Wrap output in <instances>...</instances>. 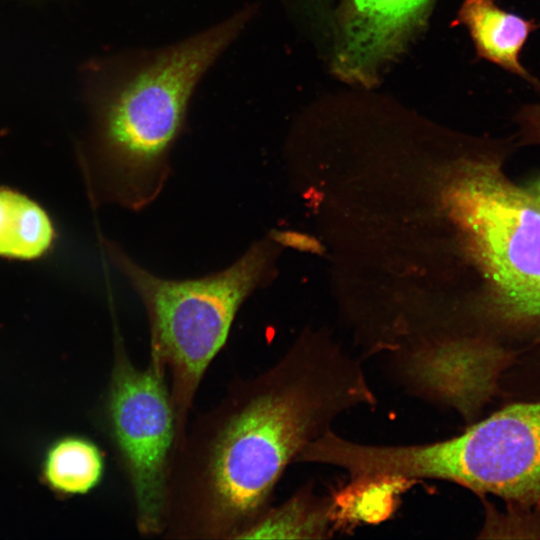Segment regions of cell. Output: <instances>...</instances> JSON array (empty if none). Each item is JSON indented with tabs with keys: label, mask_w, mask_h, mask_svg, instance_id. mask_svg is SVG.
Segmentation results:
<instances>
[{
	"label": "cell",
	"mask_w": 540,
	"mask_h": 540,
	"mask_svg": "<svg viewBox=\"0 0 540 540\" xmlns=\"http://www.w3.org/2000/svg\"><path fill=\"white\" fill-rule=\"evenodd\" d=\"M358 360L303 334L274 364L235 380L175 448L162 537L232 540L271 505L302 449L343 412L375 405Z\"/></svg>",
	"instance_id": "cell-1"
},
{
	"label": "cell",
	"mask_w": 540,
	"mask_h": 540,
	"mask_svg": "<svg viewBox=\"0 0 540 540\" xmlns=\"http://www.w3.org/2000/svg\"><path fill=\"white\" fill-rule=\"evenodd\" d=\"M249 14L239 13L159 54L98 104L92 132L77 148L92 206L139 210L157 198L189 97Z\"/></svg>",
	"instance_id": "cell-2"
},
{
	"label": "cell",
	"mask_w": 540,
	"mask_h": 540,
	"mask_svg": "<svg viewBox=\"0 0 540 540\" xmlns=\"http://www.w3.org/2000/svg\"><path fill=\"white\" fill-rule=\"evenodd\" d=\"M276 236L253 243L229 267L185 280L159 277L103 239L110 261L128 280L146 312L149 362L166 377L176 419V445L190 421L197 392L224 347L244 301L274 273ZM175 450V449H174Z\"/></svg>",
	"instance_id": "cell-3"
},
{
	"label": "cell",
	"mask_w": 540,
	"mask_h": 540,
	"mask_svg": "<svg viewBox=\"0 0 540 540\" xmlns=\"http://www.w3.org/2000/svg\"><path fill=\"white\" fill-rule=\"evenodd\" d=\"M457 204L492 289L485 325L471 339L506 351L512 358L508 376L514 379L540 346V206L488 160L471 162L463 171Z\"/></svg>",
	"instance_id": "cell-4"
},
{
	"label": "cell",
	"mask_w": 540,
	"mask_h": 540,
	"mask_svg": "<svg viewBox=\"0 0 540 540\" xmlns=\"http://www.w3.org/2000/svg\"><path fill=\"white\" fill-rule=\"evenodd\" d=\"M330 462L358 483L448 480L507 507L540 508V399L513 400L462 434L416 445H366L337 438Z\"/></svg>",
	"instance_id": "cell-5"
},
{
	"label": "cell",
	"mask_w": 540,
	"mask_h": 540,
	"mask_svg": "<svg viewBox=\"0 0 540 540\" xmlns=\"http://www.w3.org/2000/svg\"><path fill=\"white\" fill-rule=\"evenodd\" d=\"M108 436L127 478L135 525L144 537L164 530L176 419L166 377L148 362L136 365L119 334L104 399Z\"/></svg>",
	"instance_id": "cell-6"
},
{
	"label": "cell",
	"mask_w": 540,
	"mask_h": 540,
	"mask_svg": "<svg viewBox=\"0 0 540 540\" xmlns=\"http://www.w3.org/2000/svg\"><path fill=\"white\" fill-rule=\"evenodd\" d=\"M430 0H350L337 67L344 76L368 78L400 43Z\"/></svg>",
	"instance_id": "cell-7"
},
{
	"label": "cell",
	"mask_w": 540,
	"mask_h": 540,
	"mask_svg": "<svg viewBox=\"0 0 540 540\" xmlns=\"http://www.w3.org/2000/svg\"><path fill=\"white\" fill-rule=\"evenodd\" d=\"M460 21L467 27L479 56L540 89V81L521 63V52L540 22L500 8L494 0H464Z\"/></svg>",
	"instance_id": "cell-8"
},
{
	"label": "cell",
	"mask_w": 540,
	"mask_h": 540,
	"mask_svg": "<svg viewBox=\"0 0 540 540\" xmlns=\"http://www.w3.org/2000/svg\"><path fill=\"white\" fill-rule=\"evenodd\" d=\"M56 239L47 211L26 194L0 186V257L31 261L46 255Z\"/></svg>",
	"instance_id": "cell-9"
},
{
	"label": "cell",
	"mask_w": 540,
	"mask_h": 540,
	"mask_svg": "<svg viewBox=\"0 0 540 540\" xmlns=\"http://www.w3.org/2000/svg\"><path fill=\"white\" fill-rule=\"evenodd\" d=\"M105 460L100 448L90 439L69 435L58 438L47 448L41 476L58 495L71 497L94 490L102 481Z\"/></svg>",
	"instance_id": "cell-10"
},
{
	"label": "cell",
	"mask_w": 540,
	"mask_h": 540,
	"mask_svg": "<svg viewBox=\"0 0 540 540\" xmlns=\"http://www.w3.org/2000/svg\"><path fill=\"white\" fill-rule=\"evenodd\" d=\"M333 519L334 501L303 487L280 505H270L240 539L325 538Z\"/></svg>",
	"instance_id": "cell-11"
},
{
	"label": "cell",
	"mask_w": 540,
	"mask_h": 540,
	"mask_svg": "<svg viewBox=\"0 0 540 540\" xmlns=\"http://www.w3.org/2000/svg\"><path fill=\"white\" fill-rule=\"evenodd\" d=\"M481 538H540V508L507 507L504 512L488 502Z\"/></svg>",
	"instance_id": "cell-12"
},
{
	"label": "cell",
	"mask_w": 540,
	"mask_h": 540,
	"mask_svg": "<svg viewBox=\"0 0 540 540\" xmlns=\"http://www.w3.org/2000/svg\"><path fill=\"white\" fill-rule=\"evenodd\" d=\"M516 119L523 139L528 143L540 144V103L522 107Z\"/></svg>",
	"instance_id": "cell-13"
},
{
	"label": "cell",
	"mask_w": 540,
	"mask_h": 540,
	"mask_svg": "<svg viewBox=\"0 0 540 540\" xmlns=\"http://www.w3.org/2000/svg\"><path fill=\"white\" fill-rule=\"evenodd\" d=\"M532 198L540 206V179L533 182L529 188H526Z\"/></svg>",
	"instance_id": "cell-14"
}]
</instances>
